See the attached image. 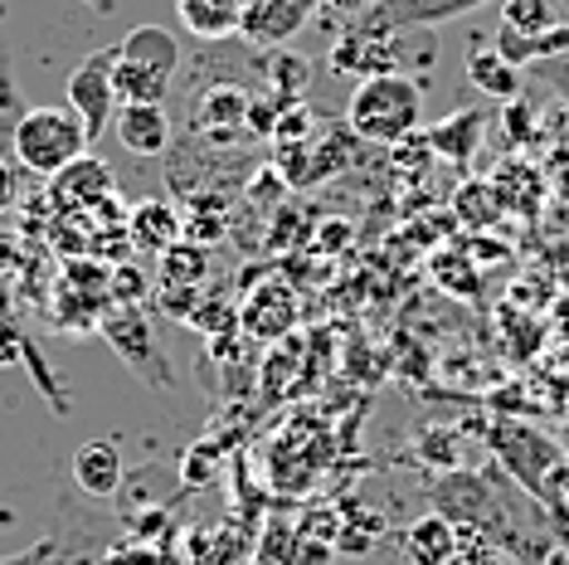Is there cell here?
<instances>
[{"label":"cell","instance_id":"1","mask_svg":"<svg viewBox=\"0 0 569 565\" xmlns=\"http://www.w3.org/2000/svg\"><path fill=\"white\" fill-rule=\"evenodd\" d=\"M127 536L122 512L98 507L73 483L54 493V532H49L44 565H108V551Z\"/></svg>","mask_w":569,"mask_h":565},{"label":"cell","instance_id":"2","mask_svg":"<svg viewBox=\"0 0 569 565\" xmlns=\"http://www.w3.org/2000/svg\"><path fill=\"white\" fill-rule=\"evenodd\" d=\"M346 122L360 141H375V147H399L419 132L423 122V88L409 79V73H375V79H360L351 93V108H346Z\"/></svg>","mask_w":569,"mask_h":565},{"label":"cell","instance_id":"3","mask_svg":"<svg viewBox=\"0 0 569 565\" xmlns=\"http://www.w3.org/2000/svg\"><path fill=\"white\" fill-rule=\"evenodd\" d=\"M186 54L166 24H137L122 44H112V83L122 102H166Z\"/></svg>","mask_w":569,"mask_h":565},{"label":"cell","instance_id":"4","mask_svg":"<svg viewBox=\"0 0 569 565\" xmlns=\"http://www.w3.org/2000/svg\"><path fill=\"white\" fill-rule=\"evenodd\" d=\"M10 141H16V161L24 171L54 181L63 166H73L88 151V127L73 108H30L16 118Z\"/></svg>","mask_w":569,"mask_h":565},{"label":"cell","instance_id":"5","mask_svg":"<svg viewBox=\"0 0 569 565\" xmlns=\"http://www.w3.org/2000/svg\"><path fill=\"white\" fill-rule=\"evenodd\" d=\"M98 331L108 337L112 351H118L122 361L151 385V390H171V366H166L157 327H151V317L141 313L137 303H112L108 313L98 317Z\"/></svg>","mask_w":569,"mask_h":565},{"label":"cell","instance_id":"6","mask_svg":"<svg viewBox=\"0 0 569 565\" xmlns=\"http://www.w3.org/2000/svg\"><path fill=\"white\" fill-rule=\"evenodd\" d=\"M63 93H69V108L79 112V122L88 127V141H98L122 108L118 83H112V49H93V54L69 73V88H63Z\"/></svg>","mask_w":569,"mask_h":565},{"label":"cell","instance_id":"7","mask_svg":"<svg viewBox=\"0 0 569 565\" xmlns=\"http://www.w3.org/2000/svg\"><path fill=\"white\" fill-rule=\"evenodd\" d=\"M491 6V0H375L366 16L346 20L351 30L370 34H395V30H438V24L472 16V10Z\"/></svg>","mask_w":569,"mask_h":565},{"label":"cell","instance_id":"8","mask_svg":"<svg viewBox=\"0 0 569 565\" xmlns=\"http://www.w3.org/2000/svg\"><path fill=\"white\" fill-rule=\"evenodd\" d=\"M491 444H497L501 464H507L526 487H536V493H546V478L565 464L560 448H555L546 434L526 429V424H497V439Z\"/></svg>","mask_w":569,"mask_h":565},{"label":"cell","instance_id":"9","mask_svg":"<svg viewBox=\"0 0 569 565\" xmlns=\"http://www.w3.org/2000/svg\"><path fill=\"white\" fill-rule=\"evenodd\" d=\"M312 10H321V0H243L239 40L258 49H278L312 20Z\"/></svg>","mask_w":569,"mask_h":565},{"label":"cell","instance_id":"10","mask_svg":"<svg viewBox=\"0 0 569 565\" xmlns=\"http://www.w3.org/2000/svg\"><path fill=\"white\" fill-rule=\"evenodd\" d=\"M112 132L132 157H166L176 141V122L166 112V102H122L118 118H112Z\"/></svg>","mask_w":569,"mask_h":565},{"label":"cell","instance_id":"11","mask_svg":"<svg viewBox=\"0 0 569 565\" xmlns=\"http://www.w3.org/2000/svg\"><path fill=\"white\" fill-rule=\"evenodd\" d=\"M69 478H73V487H79L83 497H93V503L118 497L122 483H127V464H122L118 439H88V444H79V448H73Z\"/></svg>","mask_w":569,"mask_h":565},{"label":"cell","instance_id":"12","mask_svg":"<svg viewBox=\"0 0 569 565\" xmlns=\"http://www.w3.org/2000/svg\"><path fill=\"white\" fill-rule=\"evenodd\" d=\"M112 190H118V181H112L108 161L88 157V151L54 176V200L63 205V210H98V205L112 200Z\"/></svg>","mask_w":569,"mask_h":565},{"label":"cell","instance_id":"13","mask_svg":"<svg viewBox=\"0 0 569 565\" xmlns=\"http://www.w3.org/2000/svg\"><path fill=\"white\" fill-rule=\"evenodd\" d=\"M176 16L196 40L204 44H224L239 34L243 20V0H176Z\"/></svg>","mask_w":569,"mask_h":565},{"label":"cell","instance_id":"14","mask_svg":"<svg viewBox=\"0 0 569 565\" xmlns=\"http://www.w3.org/2000/svg\"><path fill=\"white\" fill-rule=\"evenodd\" d=\"M501 30L526 34V40H550L569 30V6L565 0H501Z\"/></svg>","mask_w":569,"mask_h":565},{"label":"cell","instance_id":"15","mask_svg":"<svg viewBox=\"0 0 569 565\" xmlns=\"http://www.w3.org/2000/svg\"><path fill=\"white\" fill-rule=\"evenodd\" d=\"M127 235H132L137 249L147 254H166L180 239V215L166 200H141L132 215H127Z\"/></svg>","mask_w":569,"mask_h":565},{"label":"cell","instance_id":"16","mask_svg":"<svg viewBox=\"0 0 569 565\" xmlns=\"http://www.w3.org/2000/svg\"><path fill=\"white\" fill-rule=\"evenodd\" d=\"M468 79L477 93H487L491 102H511L521 93V69H516L511 59H501L497 49H482V44L468 54Z\"/></svg>","mask_w":569,"mask_h":565},{"label":"cell","instance_id":"17","mask_svg":"<svg viewBox=\"0 0 569 565\" xmlns=\"http://www.w3.org/2000/svg\"><path fill=\"white\" fill-rule=\"evenodd\" d=\"M405 556H409V565H452V556H458V532H452V522L423 517L405 536Z\"/></svg>","mask_w":569,"mask_h":565},{"label":"cell","instance_id":"18","mask_svg":"<svg viewBox=\"0 0 569 565\" xmlns=\"http://www.w3.org/2000/svg\"><path fill=\"white\" fill-rule=\"evenodd\" d=\"M108 565H186V551H176L166 536H122L108 551Z\"/></svg>","mask_w":569,"mask_h":565},{"label":"cell","instance_id":"19","mask_svg":"<svg viewBox=\"0 0 569 565\" xmlns=\"http://www.w3.org/2000/svg\"><path fill=\"white\" fill-rule=\"evenodd\" d=\"M429 141H433V151H443V157L468 161L472 147L482 141V112H458V118L438 122L433 132H429Z\"/></svg>","mask_w":569,"mask_h":565},{"label":"cell","instance_id":"20","mask_svg":"<svg viewBox=\"0 0 569 565\" xmlns=\"http://www.w3.org/2000/svg\"><path fill=\"white\" fill-rule=\"evenodd\" d=\"M243 551L249 546L229 532H190L186 565H243Z\"/></svg>","mask_w":569,"mask_h":565},{"label":"cell","instance_id":"21","mask_svg":"<svg viewBox=\"0 0 569 565\" xmlns=\"http://www.w3.org/2000/svg\"><path fill=\"white\" fill-rule=\"evenodd\" d=\"M161 278H166V288H196V282L204 278V249L200 244H171V249L161 254Z\"/></svg>","mask_w":569,"mask_h":565},{"label":"cell","instance_id":"22","mask_svg":"<svg viewBox=\"0 0 569 565\" xmlns=\"http://www.w3.org/2000/svg\"><path fill=\"white\" fill-rule=\"evenodd\" d=\"M16 200H20V171L0 157V215L16 210Z\"/></svg>","mask_w":569,"mask_h":565},{"label":"cell","instance_id":"23","mask_svg":"<svg viewBox=\"0 0 569 565\" xmlns=\"http://www.w3.org/2000/svg\"><path fill=\"white\" fill-rule=\"evenodd\" d=\"M44 556H49V536H44V542H34L30 551H16V556H0V565H44Z\"/></svg>","mask_w":569,"mask_h":565},{"label":"cell","instance_id":"24","mask_svg":"<svg viewBox=\"0 0 569 565\" xmlns=\"http://www.w3.org/2000/svg\"><path fill=\"white\" fill-rule=\"evenodd\" d=\"M327 6L336 10V16H346V20H356V16H366V10L375 6V0H327Z\"/></svg>","mask_w":569,"mask_h":565},{"label":"cell","instance_id":"25","mask_svg":"<svg viewBox=\"0 0 569 565\" xmlns=\"http://www.w3.org/2000/svg\"><path fill=\"white\" fill-rule=\"evenodd\" d=\"M321 6H327V0H321Z\"/></svg>","mask_w":569,"mask_h":565},{"label":"cell","instance_id":"26","mask_svg":"<svg viewBox=\"0 0 569 565\" xmlns=\"http://www.w3.org/2000/svg\"><path fill=\"white\" fill-rule=\"evenodd\" d=\"M565 6H569V0H565Z\"/></svg>","mask_w":569,"mask_h":565}]
</instances>
